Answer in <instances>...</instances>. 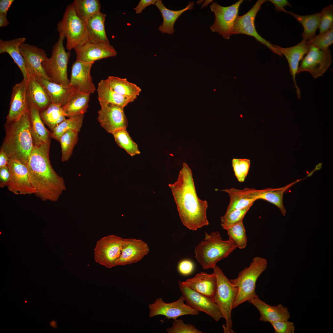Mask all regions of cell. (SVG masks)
Instances as JSON below:
<instances>
[{
	"mask_svg": "<svg viewBox=\"0 0 333 333\" xmlns=\"http://www.w3.org/2000/svg\"><path fill=\"white\" fill-rule=\"evenodd\" d=\"M169 186L184 226L190 230H196L208 225L206 216L208 203L198 197L191 171L186 163H183L177 181Z\"/></svg>",
	"mask_w": 333,
	"mask_h": 333,
	"instance_id": "obj_1",
	"label": "cell"
},
{
	"mask_svg": "<svg viewBox=\"0 0 333 333\" xmlns=\"http://www.w3.org/2000/svg\"><path fill=\"white\" fill-rule=\"evenodd\" d=\"M50 142L34 145L26 165L34 194L43 201H57L66 187L63 178L52 168L49 158Z\"/></svg>",
	"mask_w": 333,
	"mask_h": 333,
	"instance_id": "obj_2",
	"label": "cell"
},
{
	"mask_svg": "<svg viewBox=\"0 0 333 333\" xmlns=\"http://www.w3.org/2000/svg\"><path fill=\"white\" fill-rule=\"evenodd\" d=\"M7 123L8 128L1 150L9 159L17 160L26 165L34 146L29 110L18 119Z\"/></svg>",
	"mask_w": 333,
	"mask_h": 333,
	"instance_id": "obj_3",
	"label": "cell"
},
{
	"mask_svg": "<svg viewBox=\"0 0 333 333\" xmlns=\"http://www.w3.org/2000/svg\"><path fill=\"white\" fill-rule=\"evenodd\" d=\"M203 241L195 248V257L204 269L213 268L220 260L227 257L237 246L229 240H223L219 232L209 235L205 232Z\"/></svg>",
	"mask_w": 333,
	"mask_h": 333,
	"instance_id": "obj_4",
	"label": "cell"
},
{
	"mask_svg": "<svg viewBox=\"0 0 333 333\" xmlns=\"http://www.w3.org/2000/svg\"><path fill=\"white\" fill-rule=\"evenodd\" d=\"M267 260L259 257H254L248 267L240 272L237 277L229 280L238 288V294L232 309L258 296L255 292L256 282L267 267Z\"/></svg>",
	"mask_w": 333,
	"mask_h": 333,
	"instance_id": "obj_5",
	"label": "cell"
},
{
	"mask_svg": "<svg viewBox=\"0 0 333 333\" xmlns=\"http://www.w3.org/2000/svg\"><path fill=\"white\" fill-rule=\"evenodd\" d=\"M213 269L217 280L213 301L219 307L225 320L226 324L223 327L224 332L234 333L232 329V311L238 294V288L230 282L220 268L216 265Z\"/></svg>",
	"mask_w": 333,
	"mask_h": 333,
	"instance_id": "obj_6",
	"label": "cell"
},
{
	"mask_svg": "<svg viewBox=\"0 0 333 333\" xmlns=\"http://www.w3.org/2000/svg\"><path fill=\"white\" fill-rule=\"evenodd\" d=\"M57 30L59 36L66 38L68 51L88 40L86 24L77 15L71 3L67 6L62 19L57 24Z\"/></svg>",
	"mask_w": 333,
	"mask_h": 333,
	"instance_id": "obj_7",
	"label": "cell"
},
{
	"mask_svg": "<svg viewBox=\"0 0 333 333\" xmlns=\"http://www.w3.org/2000/svg\"><path fill=\"white\" fill-rule=\"evenodd\" d=\"M65 38L59 36L53 46L50 57L43 61L42 65L49 80L64 85L69 84L67 75V66L71 56L70 51H66L64 45Z\"/></svg>",
	"mask_w": 333,
	"mask_h": 333,
	"instance_id": "obj_8",
	"label": "cell"
},
{
	"mask_svg": "<svg viewBox=\"0 0 333 333\" xmlns=\"http://www.w3.org/2000/svg\"><path fill=\"white\" fill-rule=\"evenodd\" d=\"M239 0L231 6H223L213 2L210 6L215 15V20L210 27L211 31L217 32L226 39H229L233 35V27L238 16L239 7L243 2Z\"/></svg>",
	"mask_w": 333,
	"mask_h": 333,
	"instance_id": "obj_9",
	"label": "cell"
},
{
	"mask_svg": "<svg viewBox=\"0 0 333 333\" xmlns=\"http://www.w3.org/2000/svg\"><path fill=\"white\" fill-rule=\"evenodd\" d=\"M332 62L331 50L320 49L310 46L309 51L298 66L297 74L303 72H309L314 78L322 76Z\"/></svg>",
	"mask_w": 333,
	"mask_h": 333,
	"instance_id": "obj_10",
	"label": "cell"
},
{
	"mask_svg": "<svg viewBox=\"0 0 333 333\" xmlns=\"http://www.w3.org/2000/svg\"><path fill=\"white\" fill-rule=\"evenodd\" d=\"M123 239L118 236L110 235L98 240L94 249L96 262L108 268L116 266V261L121 254Z\"/></svg>",
	"mask_w": 333,
	"mask_h": 333,
	"instance_id": "obj_11",
	"label": "cell"
},
{
	"mask_svg": "<svg viewBox=\"0 0 333 333\" xmlns=\"http://www.w3.org/2000/svg\"><path fill=\"white\" fill-rule=\"evenodd\" d=\"M266 0H258L251 9L246 13L238 15L234 23L233 35L244 34L254 37L256 40L267 47L273 52L279 56L282 55L270 42L261 37L257 32L255 27L256 16L261 9V5Z\"/></svg>",
	"mask_w": 333,
	"mask_h": 333,
	"instance_id": "obj_12",
	"label": "cell"
},
{
	"mask_svg": "<svg viewBox=\"0 0 333 333\" xmlns=\"http://www.w3.org/2000/svg\"><path fill=\"white\" fill-rule=\"evenodd\" d=\"M183 296L177 301L170 303L165 302L162 298L155 299L149 306V316L153 317L158 315H162L166 318L174 320L180 316L187 315H198L199 311L185 304Z\"/></svg>",
	"mask_w": 333,
	"mask_h": 333,
	"instance_id": "obj_13",
	"label": "cell"
},
{
	"mask_svg": "<svg viewBox=\"0 0 333 333\" xmlns=\"http://www.w3.org/2000/svg\"><path fill=\"white\" fill-rule=\"evenodd\" d=\"M7 166L10 178L7 187L16 195L35 194V190L30 181L27 166L16 159H9Z\"/></svg>",
	"mask_w": 333,
	"mask_h": 333,
	"instance_id": "obj_14",
	"label": "cell"
},
{
	"mask_svg": "<svg viewBox=\"0 0 333 333\" xmlns=\"http://www.w3.org/2000/svg\"><path fill=\"white\" fill-rule=\"evenodd\" d=\"M101 109L98 111V121L108 133L126 129L128 125L124 109L118 106L99 101Z\"/></svg>",
	"mask_w": 333,
	"mask_h": 333,
	"instance_id": "obj_15",
	"label": "cell"
},
{
	"mask_svg": "<svg viewBox=\"0 0 333 333\" xmlns=\"http://www.w3.org/2000/svg\"><path fill=\"white\" fill-rule=\"evenodd\" d=\"M179 286L187 305L199 311L204 312L216 321L224 318L219 307L213 300L187 287Z\"/></svg>",
	"mask_w": 333,
	"mask_h": 333,
	"instance_id": "obj_16",
	"label": "cell"
},
{
	"mask_svg": "<svg viewBox=\"0 0 333 333\" xmlns=\"http://www.w3.org/2000/svg\"><path fill=\"white\" fill-rule=\"evenodd\" d=\"M76 60L86 62L110 57H115L117 52L112 45L102 42L88 40L74 49Z\"/></svg>",
	"mask_w": 333,
	"mask_h": 333,
	"instance_id": "obj_17",
	"label": "cell"
},
{
	"mask_svg": "<svg viewBox=\"0 0 333 333\" xmlns=\"http://www.w3.org/2000/svg\"><path fill=\"white\" fill-rule=\"evenodd\" d=\"M19 49L25 60L28 76L42 77L50 80L42 65L43 62L47 58L45 51L35 46L24 43L20 45Z\"/></svg>",
	"mask_w": 333,
	"mask_h": 333,
	"instance_id": "obj_18",
	"label": "cell"
},
{
	"mask_svg": "<svg viewBox=\"0 0 333 333\" xmlns=\"http://www.w3.org/2000/svg\"><path fill=\"white\" fill-rule=\"evenodd\" d=\"M150 251L148 244L141 239L123 238L121 255L116 262V266H124L141 261Z\"/></svg>",
	"mask_w": 333,
	"mask_h": 333,
	"instance_id": "obj_19",
	"label": "cell"
},
{
	"mask_svg": "<svg viewBox=\"0 0 333 333\" xmlns=\"http://www.w3.org/2000/svg\"><path fill=\"white\" fill-rule=\"evenodd\" d=\"M93 64L76 60L72 66L69 85L82 92L94 93L96 88L90 74Z\"/></svg>",
	"mask_w": 333,
	"mask_h": 333,
	"instance_id": "obj_20",
	"label": "cell"
},
{
	"mask_svg": "<svg viewBox=\"0 0 333 333\" xmlns=\"http://www.w3.org/2000/svg\"><path fill=\"white\" fill-rule=\"evenodd\" d=\"M275 48L287 59L289 67V71L294 84L295 88L298 98L301 97V91L296 82V76L300 61L308 52L310 46L306 41L302 40L296 45L288 47H283L273 45Z\"/></svg>",
	"mask_w": 333,
	"mask_h": 333,
	"instance_id": "obj_21",
	"label": "cell"
},
{
	"mask_svg": "<svg viewBox=\"0 0 333 333\" xmlns=\"http://www.w3.org/2000/svg\"><path fill=\"white\" fill-rule=\"evenodd\" d=\"M179 285L187 287L213 301L217 286V280L213 273L201 272L184 282H179Z\"/></svg>",
	"mask_w": 333,
	"mask_h": 333,
	"instance_id": "obj_22",
	"label": "cell"
},
{
	"mask_svg": "<svg viewBox=\"0 0 333 333\" xmlns=\"http://www.w3.org/2000/svg\"><path fill=\"white\" fill-rule=\"evenodd\" d=\"M27 80L23 79L20 82L16 84L13 88L7 121L18 119L29 110L26 97Z\"/></svg>",
	"mask_w": 333,
	"mask_h": 333,
	"instance_id": "obj_23",
	"label": "cell"
},
{
	"mask_svg": "<svg viewBox=\"0 0 333 333\" xmlns=\"http://www.w3.org/2000/svg\"><path fill=\"white\" fill-rule=\"evenodd\" d=\"M258 310L260 321L270 323L279 321L287 320L290 314L287 307L281 304L272 306L268 304L257 296L248 301Z\"/></svg>",
	"mask_w": 333,
	"mask_h": 333,
	"instance_id": "obj_24",
	"label": "cell"
},
{
	"mask_svg": "<svg viewBox=\"0 0 333 333\" xmlns=\"http://www.w3.org/2000/svg\"><path fill=\"white\" fill-rule=\"evenodd\" d=\"M222 191L227 193L229 196L230 202L226 212H229L253 204L258 199L260 190L247 187L242 190L231 188Z\"/></svg>",
	"mask_w": 333,
	"mask_h": 333,
	"instance_id": "obj_25",
	"label": "cell"
},
{
	"mask_svg": "<svg viewBox=\"0 0 333 333\" xmlns=\"http://www.w3.org/2000/svg\"><path fill=\"white\" fill-rule=\"evenodd\" d=\"M26 97L28 108L34 105L40 112L52 103L45 88L34 77L29 76L27 80Z\"/></svg>",
	"mask_w": 333,
	"mask_h": 333,
	"instance_id": "obj_26",
	"label": "cell"
},
{
	"mask_svg": "<svg viewBox=\"0 0 333 333\" xmlns=\"http://www.w3.org/2000/svg\"><path fill=\"white\" fill-rule=\"evenodd\" d=\"M35 78L45 89L51 102L61 106L66 103L76 90L69 84L63 85L42 77Z\"/></svg>",
	"mask_w": 333,
	"mask_h": 333,
	"instance_id": "obj_27",
	"label": "cell"
},
{
	"mask_svg": "<svg viewBox=\"0 0 333 333\" xmlns=\"http://www.w3.org/2000/svg\"><path fill=\"white\" fill-rule=\"evenodd\" d=\"M29 110L31 118V130L34 145L39 146L51 142V133L45 127L39 109L33 105Z\"/></svg>",
	"mask_w": 333,
	"mask_h": 333,
	"instance_id": "obj_28",
	"label": "cell"
},
{
	"mask_svg": "<svg viewBox=\"0 0 333 333\" xmlns=\"http://www.w3.org/2000/svg\"><path fill=\"white\" fill-rule=\"evenodd\" d=\"M26 40L20 37L8 40L0 39V53H7L13 59L21 72L23 79L27 80L28 76L26 69L25 60L20 51V45Z\"/></svg>",
	"mask_w": 333,
	"mask_h": 333,
	"instance_id": "obj_29",
	"label": "cell"
},
{
	"mask_svg": "<svg viewBox=\"0 0 333 333\" xmlns=\"http://www.w3.org/2000/svg\"><path fill=\"white\" fill-rule=\"evenodd\" d=\"M194 4L193 2H190L184 9L174 10L166 8L161 0H158L155 5L161 12L163 18L162 23L158 27V30L163 34H173L175 32L174 26L176 20L184 12L193 9Z\"/></svg>",
	"mask_w": 333,
	"mask_h": 333,
	"instance_id": "obj_30",
	"label": "cell"
},
{
	"mask_svg": "<svg viewBox=\"0 0 333 333\" xmlns=\"http://www.w3.org/2000/svg\"><path fill=\"white\" fill-rule=\"evenodd\" d=\"M90 94L76 90L66 103L62 106L66 117L69 118L84 115L88 106Z\"/></svg>",
	"mask_w": 333,
	"mask_h": 333,
	"instance_id": "obj_31",
	"label": "cell"
},
{
	"mask_svg": "<svg viewBox=\"0 0 333 333\" xmlns=\"http://www.w3.org/2000/svg\"><path fill=\"white\" fill-rule=\"evenodd\" d=\"M106 15L101 11L90 17L85 23L88 40L110 44L105 27Z\"/></svg>",
	"mask_w": 333,
	"mask_h": 333,
	"instance_id": "obj_32",
	"label": "cell"
},
{
	"mask_svg": "<svg viewBox=\"0 0 333 333\" xmlns=\"http://www.w3.org/2000/svg\"><path fill=\"white\" fill-rule=\"evenodd\" d=\"M97 92L98 101L115 105L123 109L136 99L118 94L111 89L105 80H101L99 83Z\"/></svg>",
	"mask_w": 333,
	"mask_h": 333,
	"instance_id": "obj_33",
	"label": "cell"
},
{
	"mask_svg": "<svg viewBox=\"0 0 333 333\" xmlns=\"http://www.w3.org/2000/svg\"><path fill=\"white\" fill-rule=\"evenodd\" d=\"M105 80L111 89L124 97L136 99L142 91L139 86L126 78L110 76Z\"/></svg>",
	"mask_w": 333,
	"mask_h": 333,
	"instance_id": "obj_34",
	"label": "cell"
},
{
	"mask_svg": "<svg viewBox=\"0 0 333 333\" xmlns=\"http://www.w3.org/2000/svg\"><path fill=\"white\" fill-rule=\"evenodd\" d=\"M287 13L292 15L302 26L303 31L302 35L303 40L306 41L316 36V31L319 28L320 21V13L305 15L297 14L290 11H288Z\"/></svg>",
	"mask_w": 333,
	"mask_h": 333,
	"instance_id": "obj_35",
	"label": "cell"
},
{
	"mask_svg": "<svg viewBox=\"0 0 333 333\" xmlns=\"http://www.w3.org/2000/svg\"><path fill=\"white\" fill-rule=\"evenodd\" d=\"M302 179L297 180L284 187L279 188H268L260 190L259 199L266 200L277 207L282 214L285 215L286 210L283 204V195L284 192L290 187Z\"/></svg>",
	"mask_w": 333,
	"mask_h": 333,
	"instance_id": "obj_36",
	"label": "cell"
},
{
	"mask_svg": "<svg viewBox=\"0 0 333 333\" xmlns=\"http://www.w3.org/2000/svg\"><path fill=\"white\" fill-rule=\"evenodd\" d=\"M78 17L86 23L93 15L100 11L99 0H75L71 3Z\"/></svg>",
	"mask_w": 333,
	"mask_h": 333,
	"instance_id": "obj_37",
	"label": "cell"
},
{
	"mask_svg": "<svg viewBox=\"0 0 333 333\" xmlns=\"http://www.w3.org/2000/svg\"><path fill=\"white\" fill-rule=\"evenodd\" d=\"M40 114L42 121L52 131L66 119L62 106L52 103L45 109L40 112Z\"/></svg>",
	"mask_w": 333,
	"mask_h": 333,
	"instance_id": "obj_38",
	"label": "cell"
},
{
	"mask_svg": "<svg viewBox=\"0 0 333 333\" xmlns=\"http://www.w3.org/2000/svg\"><path fill=\"white\" fill-rule=\"evenodd\" d=\"M79 132L70 129L66 131L59 139L62 151L61 161H68L70 157L75 146L77 143Z\"/></svg>",
	"mask_w": 333,
	"mask_h": 333,
	"instance_id": "obj_39",
	"label": "cell"
},
{
	"mask_svg": "<svg viewBox=\"0 0 333 333\" xmlns=\"http://www.w3.org/2000/svg\"><path fill=\"white\" fill-rule=\"evenodd\" d=\"M84 115H80L66 119L53 130L51 138L58 141L66 131L72 129L79 132L83 123Z\"/></svg>",
	"mask_w": 333,
	"mask_h": 333,
	"instance_id": "obj_40",
	"label": "cell"
},
{
	"mask_svg": "<svg viewBox=\"0 0 333 333\" xmlns=\"http://www.w3.org/2000/svg\"><path fill=\"white\" fill-rule=\"evenodd\" d=\"M112 134L117 145L130 155L134 156L140 153L137 145L132 139L126 129L119 130Z\"/></svg>",
	"mask_w": 333,
	"mask_h": 333,
	"instance_id": "obj_41",
	"label": "cell"
},
{
	"mask_svg": "<svg viewBox=\"0 0 333 333\" xmlns=\"http://www.w3.org/2000/svg\"><path fill=\"white\" fill-rule=\"evenodd\" d=\"M229 240L239 249H243L247 245V238L243 222L241 221L227 228Z\"/></svg>",
	"mask_w": 333,
	"mask_h": 333,
	"instance_id": "obj_42",
	"label": "cell"
},
{
	"mask_svg": "<svg viewBox=\"0 0 333 333\" xmlns=\"http://www.w3.org/2000/svg\"><path fill=\"white\" fill-rule=\"evenodd\" d=\"M253 204L245 208L236 209L225 214L221 217V225L225 230L229 227L243 221L245 215Z\"/></svg>",
	"mask_w": 333,
	"mask_h": 333,
	"instance_id": "obj_43",
	"label": "cell"
},
{
	"mask_svg": "<svg viewBox=\"0 0 333 333\" xmlns=\"http://www.w3.org/2000/svg\"><path fill=\"white\" fill-rule=\"evenodd\" d=\"M310 46H314L318 48L326 50L333 43V27L327 31L316 35L310 40L306 41Z\"/></svg>",
	"mask_w": 333,
	"mask_h": 333,
	"instance_id": "obj_44",
	"label": "cell"
},
{
	"mask_svg": "<svg viewBox=\"0 0 333 333\" xmlns=\"http://www.w3.org/2000/svg\"><path fill=\"white\" fill-rule=\"evenodd\" d=\"M232 166L235 175L240 182L244 181L248 175L250 165V160L246 158H233Z\"/></svg>",
	"mask_w": 333,
	"mask_h": 333,
	"instance_id": "obj_45",
	"label": "cell"
},
{
	"mask_svg": "<svg viewBox=\"0 0 333 333\" xmlns=\"http://www.w3.org/2000/svg\"><path fill=\"white\" fill-rule=\"evenodd\" d=\"M320 13L319 34L323 33L333 27V5L330 4L324 8Z\"/></svg>",
	"mask_w": 333,
	"mask_h": 333,
	"instance_id": "obj_46",
	"label": "cell"
},
{
	"mask_svg": "<svg viewBox=\"0 0 333 333\" xmlns=\"http://www.w3.org/2000/svg\"><path fill=\"white\" fill-rule=\"evenodd\" d=\"M168 333H202L193 325L185 324L181 319H176L172 323V326L166 329Z\"/></svg>",
	"mask_w": 333,
	"mask_h": 333,
	"instance_id": "obj_47",
	"label": "cell"
},
{
	"mask_svg": "<svg viewBox=\"0 0 333 333\" xmlns=\"http://www.w3.org/2000/svg\"><path fill=\"white\" fill-rule=\"evenodd\" d=\"M275 333H294V323L287 320L277 321L270 323Z\"/></svg>",
	"mask_w": 333,
	"mask_h": 333,
	"instance_id": "obj_48",
	"label": "cell"
},
{
	"mask_svg": "<svg viewBox=\"0 0 333 333\" xmlns=\"http://www.w3.org/2000/svg\"><path fill=\"white\" fill-rule=\"evenodd\" d=\"M178 270L182 274L187 275L191 273L194 269L193 263L189 260H184L180 261L178 264Z\"/></svg>",
	"mask_w": 333,
	"mask_h": 333,
	"instance_id": "obj_49",
	"label": "cell"
},
{
	"mask_svg": "<svg viewBox=\"0 0 333 333\" xmlns=\"http://www.w3.org/2000/svg\"><path fill=\"white\" fill-rule=\"evenodd\" d=\"M10 178V174L7 166L0 168V187L7 186Z\"/></svg>",
	"mask_w": 333,
	"mask_h": 333,
	"instance_id": "obj_50",
	"label": "cell"
},
{
	"mask_svg": "<svg viewBox=\"0 0 333 333\" xmlns=\"http://www.w3.org/2000/svg\"><path fill=\"white\" fill-rule=\"evenodd\" d=\"M269 1L274 5L275 9L277 11H283L287 13L288 11L285 9L284 7L286 6L292 7L291 5L287 0H269Z\"/></svg>",
	"mask_w": 333,
	"mask_h": 333,
	"instance_id": "obj_51",
	"label": "cell"
},
{
	"mask_svg": "<svg viewBox=\"0 0 333 333\" xmlns=\"http://www.w3.org/2000/svg\"><path fill=\"white\" fill-rule=\"evenodd\" d=\"M157 0H141L138 6L134 9L136 11V13L139 14L146 7L152 4H155Z\"/></svg>",
	"mask_w": 333,
	"mask_h": 333,
	"instance_id": "obj_52",
	"label": "cell"
},
{
	"mask_svg": "<svg viewBox=\"0 0 333 333\" xmlns=\"http://www.w3.org/2000/svg\"><path fill=\"white\" fill-rule=\"evenodd\" d=\"M14 0H0V14L6 15L9 9Z\"/></svg>",
	"mask_w": 333,
	"mask_h": 333,
	"instance_id": "obj_53",
	"label": "cell"
},
{
	"mask_svg": "<svg viewBox=\"0 0 333 333\" xmlns=\"http://www.w3.org/2000/svg\"><path fill=\"white\" fill-rule=\"evenodd\" d=\"M9 158L6 154L1 150L0 153V168L7 166Z\"/></svg>",
	"mask_w": 333,
	"mask_h": 333,
	"instance_id": "obj_54",
	"label": "cell"
},
{
	"mask_svg": "<svg viewBox=\"0 0 333 333\" xmlns=\"http://www.w3.org/2000/svg\"><path fill=\"white\" fill-rule=\"evenodd\" d=\"M6 15L0 14V27H5L9 24Z\"/></svg>",
	"mask_w": 333,
	"mask_h": 333,
	"instance_id": "obj_55",
	"label": "cell"
},
{
	"mask_svg": "<svg viewBox=\"0 0 333 333\" xmlns=\"http://www.w3.org/2000/svg\"><path fill=\"white\" fill-rule=\"evenodd\" d=\"M212 0H206L203 3V5L202 6V7L208 5L209 3L212 2Z\"/></svg>",
	"mask_w": 333,
	"mask_h": 333,
	"instance_id": "obj_56",
	"label": "cell"
},
{
	"mask_svg": "<svg viewBox=\"0 0 333 333\" xmlns=\"http://www.w3.org/2000/svg\"><path fill=\"white\" fill-rule=\"evenodd\" d=\"M56 322L55 321L53 320L50 322V326H52L53 327H56V326L55 325Z\"/></svg>",
	"mask_w": 333,
	"mask_h": 333,
	"instance_id": "obj_57",
	"label": "cell"
},
{
	"mask_svg": "<svg viewBox=\"0 0 333 333\" xmlns=\"http://www.w3.org/2000/svg\"><path fill=\"white\" fill-rule=\"evenodd\" d=\"M27 302V301H25V302Z\"/></svg>",
	"mask_w": 333,
	"mask_h": 333,
	"instance_id": "obj_58",
	"label": "cell"
}]
</instances>
